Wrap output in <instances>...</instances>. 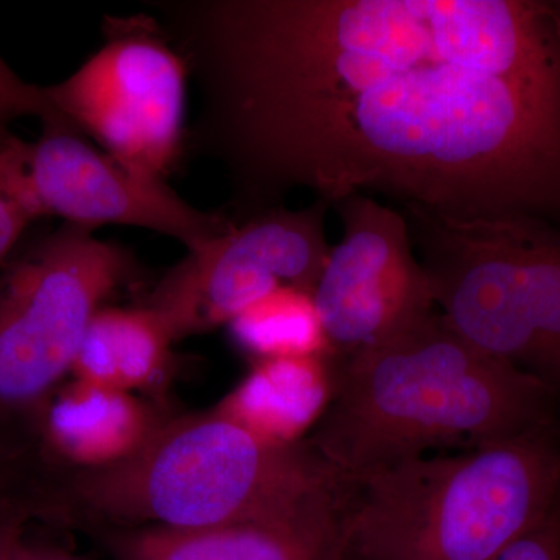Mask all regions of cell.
Here are the masks:
<instances>
[{"label": "cell", "mask_w": 560, "mask_h": 560, "mask_svg": "<svg viewBox=\"0 0 560 560\" xmlns=\"http://www.w3.org/2000/svg\"><path fill=\"white\" fill-rule=\"evenodd\" d=\"M352 481L307 440L271 444L212 410L165 420L119 466L77 471L72 493L110 525L194 529L290 517Z\"/></svg>", "instance_id": "cell-3"}, {"label": "cell", "mask_w": 560, "mask_h": 560, "mask_svg": "<svg viewBox=\"0 0 560 560\" xmlns=\"http://www.w3.org/2000/svg\"><path fill=\"white\" fill-rule=\"evenodd\" d=\"M342 238L330 249L313 300L331 353L348 357L436 312L433 282L412 253L404 213L366 194L335 202Z\"/></svg>", "instance_id": "cell-9"}, {"label": "cell", "mask_w": 560, "mask_h": 560, "mask_svg": "<svg viewBox=\"0 0 560 560\" xmlns=\"http://www.w3.org/2000/svg\"><path fill=\"white\" fill-rule=\"evenodd\" d=\"M355 481L307 510L268 522L210 528L110 525L103 544L116 560H340Z\"/></svg>", "instance_id": "cell-11"}, {"label": "cell", "mask_w": 560, "mask_h": 560, "mask_svg": "<svg viewBox=\"0 0 560 560\" xmlns=\"http://www.w3.org/2000/svg\"><path fill=\"white\" fill-rule=\"evenodd\" d=\"M21 539V529L16 523H0V560H14Z\"/></svg>", "instance_id": "cell-20"}, {"label": "cell", "mask_w": 560, "mask_h": 560, "mask_svg": "<svg viewBox=\"0 0 560 560\" xmlns=\"http://www.w3.org/2000/svg\"><path fill=\"white\" fill-rule=\"evenodd\" d=\"M559 499L556 422L359 478L346 548L366 560H493Z\"/></svg>", "instance_id": "cell-4"}, {"label": "cell", "mask_w": 560, "mask_h": 560, "mask_svg": "<svg viewBox=\"0 0 560 560\" xmlns=\"http://www.w3.org/2000/svg\"><path fill=\"white\" fill-rule=\"evenodd\" d=\"M340 560H366V559L360 558L359 555H355V552H352V551L348 550V548H346L345 552H342Z\"/></svg>", "instance_id": "cell-21"}, {"label": "cell", "mask_w": 560, "mask_h": 560, "mask_svg": "<svg viewBox=\"0 0 560 560\" xmlns=\"http://www.w3.org/2000/svg\"><path fill=\"white\" fill-rule=\"evenodd\" d=\"M558 433L560 438V407H559V416H558Z\"/></svg>", "instance_id": "cell-22"}, {"label": "cell", "mask_w": 560, "mask_h": 560, "mask_svg": "<svg viewBox=\"0 0 560 560\" xmlns=\"http://www.w3.org/2000/svg\"><path fill=\"white\" fill-rule=\"evenodd\" d=\"M175 345L156 312L102 307L92 318L75 360L73 378L136 394L161 385Z\"/></svg>", "instance_id": "cell-14"}, {"label": "cell", "mask_w": 560, "mask_h": 560, "mask_svg": "<svg viewBox=\"0 0 560 560\" xmlns=\"http://www.w3.org/2000/svg\"><path fill=\"white\" fill-rule=\"evenodd\" d=\"M329 208L316 198L307 208L283 205L232 217L230 230L187 249L143 305L161 316L178 342L228 326L282 287L315 290L331 249L326 235Z\"/></svg>", "instance_id": "cell-8"}, {"label": "cell", "mask_w": 560, "mask_h": 560, "mask_svg": "<svg viewBox=\"0 0 560 560\" xmlns=\"http://www.w3.org/2000/svg\"><path fill=\"white\" fill-rule=\"evenodd\" d=\"M165 420L136 394L73 378L50 401L44 427L62 460L77 471H98L138 455Z\"/></svg>", "instance_id": "cell-12"}, {"label": "cell", "mask_w": 560, "mask_h": 560, "mask_svg": "<svg viewBox=\"0 0 560 560\" xmlns=\"http://www.w3.org/2000/svg\"><path fill=\"white\" fill-rule=\"evenodd\" d=\"M103 43L46 86L73 130L131 167L165 179L186 154V61L154 14L106 16Z\"/></svg>", "instance_id": "cell-7"}, {"label": "cell", "mask_w": 560, "mask_h": 560, "mask_svg": "<svg viewBox=\"0 0 560 560\" xmlns=\"http://www.w3.org/2000/svg\"><path fill=\"white\" fill-rule=\"evenodd\" d=\"M135 254L62 223L0 278V405L31 407L72 370L95 313L136 279Z\"/></svg>", "instance_id": "cell-6"}, {"label": "cell", "mask_w": 560, "mask_h": 560, "mask_svg": "<svg viewBox=\"0 0 560 560\" xmlns=\"http://www.w3.org/2000/svg\"><path fill=\"white\" fill-rule=\"evenodd\" d=\"M28 183L43 217L95 231L103 224L140 228L187 249L213 241L231 213L195 208L156 178L110 156L70 125H40L27 149Z\"/></svg>", "instance_id": "cell-10"}, {"label": "cell", "mask_w": 560, "mask_h": 560, "mask_svg": "<svg viewBox=\"0 0 560 560\" xmlns=\"http://www.w3.org/2000/svg\"><path fill=\"white\" fill-rule=\"evenodd\" d=\"M438 312L560 401V226L529 217L459 220L404 206Z\"/></svg>", "instance_id": "cell-5"}, {"label": "cell", "mask_w": 560, "mask_h": 560, "mask_svg": "<svg viewBox=\"0 0 560 560\" xmlns=\"http://www.w3.org/2000/svg\"><path fill=\"white\" fill-rule=\"evenodd\" d=\"M334 397L307 441L352 480L558 422L545 383L477 348L438 311L375 348L334 355Z\"/></svg>", "instance_id": "cell-2"}, {"label": "cell", "mask_w": 560, "mask_h": 560, "mask_svg": "<svg viewBox=\"0 0 560 560\" xmlns=\"http://www.w3.org/2000/svg\"><path fill=\"white\" fill-rule=\"evenodd\" d=\"M232 340L254 361L334 355L313 291L282 287L228 324Z\"/></svg>", "instance_id": "cell-15"}, {"label": "cell", "mask_w": 560, "mask_h": 560, "mask_svg": "<svg viewBox=\"0 0 560 560\" xmlns=\"http://www.w3.org/2000/svg\"><path fill=\"white\" fill-rule=\"evenodd\" d=\"M334 355L254 361L213 410L276 445L307 440L334 397Z\"/></svg>", "instance_id": "cell-13"}, {"label": "cell", "mask_w": 560, "mask_h": 560, "mask_svg": "<svg viewBox=\"0 0 560 560\" xmlns=\"http://www.w3.org/2000/svg\"><path fill=\"white\" fill-rule=\"evenodd\" d=\"M27 149L16 136L0 143V261L33 221L43 219L28 183Z\"/></svg>", "instance_id": "cell-16"}, {"label": "cell", "mask_w": 560, "mask_h": 560, "mask_svg": "<svg viewBox=\"0 0 560 560\" xmlns=\"http://www.w3.org/2000/svg\"><path fill=\"white\" fill-rule=\"evenodd\" d=\"M14 560H84L79 556L60 550V548L44 547V545L27 544L21 539L18 545L16 558Z\"/></svg>", "instance_id": "cell-19"}, {"label": "cell", "mask_w": 560, "mask_h": 560, "mask_svg": "<svg viewBox=\"0 0 560 560\" xmlns=\"http://www.w3.org/2000/svg\"><path fill=\"white\" fill-rule=\"evenodd\" d=\"M493 560H560V499L537 525Z\"/></svg>", "instance_id": "cell-18"}, {"label": "cell", "mask_w": 560, "mask_h": 560, "mask_svg": "<svg viewBox=\"0 0 560 560\" xmlns=\"http://www.w3.org/2000/svg\"><path fill=\"white\" fill-rule=\"evenodd\" d=\"M232 215L378 191L560 226V0H158Z\"/></svg>", "instance_id": "cell-1"}, {"label": "cell", "mask_w": 560, "mask_h": 560, "mask_svg": "<svg viewBox=\"0 0 560 560\" xmlns=\"http://www.w3.org/2000/svg\"><path fill=\"white\" fill-rule=\"evenodd\" d=\"M24 117H35L40 125H70L50 102L46 88L22 80L0 55V143L13 138L11 125Z\"/></svg>", "instance_id": "cell-17"}]
</instances>
